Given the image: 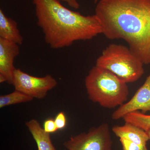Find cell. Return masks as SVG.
Returning a JSON list of instances; mask_svg holds the SVG:
<instances>
[{
  "instance_id": "1",
  "label": "cell",
  "mask_w": 150,
  "mask_h": 150,
  "mask_svg": "<svg viewBox=\"0 0 150 150\" xmlns=\"http://www.w3.org/2000/svg\"><path fill=\"white\" fill-rule=\"evenodd\" d=\"M95 14L105 37L125 40L144 64H150V0H99Z\"/></svg>"
},
{
  "instance_id": "11",
  "label": "cell",
  "mask_w": 150,
  "mask_h": 150,
  "mask_svg": "<svg viewBox=\"0 0 150 150\" xmlns=\"http://www.w3.org/2000/svg\"><path fill=\"white\" fill-rule=\"evenodd\" d=\"M32 135L38 150H56L51 142L50 134L46 133L36 119H32L25 123Z\"/></svg>"
},
{
  "instance_id": "12",
  "label": "cell",
  "mask_w": 150,
  "mask_h": 150,
  "mask_svg": "<svg viewBox=\"0 0 150 150\" xmlns=\"http://www.w3.org/2000/svg\"><path fill=\"white\" fill-rule=\"evenodd\" d=\"M123 118L125 122L134 124L145 131L150 129V114L135 111L126 114Z\"/></svg>"
},
{
  "instance_id": "8",
  "label": "cell",
  "mask_w": 150,
  "mask_h": 150,
  "mask_svg": "<svg viewBox=\"0 0 150 150\" xmlns=\"http://www.w3.org/2000/svg\"><path fill=\"white\" fill-rule=\"evenodd\" d=\"M20 54L19 45L0 38V83L12 84L16 70L14 62Z\"/></svg>"
},
{
  "instance_id": "3",
  "label": "cell",
  "mask_w": 150,
  "mask_h": 150,
  "mask_svg": "<svg viewBox=\"0 0 150 150\" xmlns=\"http://www.w3.org/2000/svg\"><path fill=\"white\" fill-rule=\"evenodd\" d=\"M88 98L105 108L120 106L128 99L127 83L111 72L95 66L85 79Z\"/></svg>"
},
{
  "instance_id": "4",
  "label": "cell",
  "mask_w": 150,
  "mask_h": 150,
  "mask_svg": "<svg viewBox=\"0 0 150 150\" xmlns=\"http://www.w3.org/2000/svg\"><path fill=\"white\" fill-rule=\"evenodd\" d=\"M144 65L129 47L115 43L105 48L96 64L127 83L134 82L142 77L144 73Z\"/></svg>"
},
{
  "instance_id": "5",
  "label": "cell",
  "mask_w": 150,
  "mask_h": 150,
  "mask_svg": "<svg viewBox=\"0 0 150 150\" xmlns=\"http://www.w3.org/2000/svg\"><path fill=\"white\" fill-rule=\"evenodd\" d=\"M112 144L109 125L104 123L72 136L64 145L68 150H112Z\"/></svg>"
},
{
  "instance_id": "17",
  "label": "cell",
  "mask_w": 150,
  "mask_h": 150,
  "mask_svg": "<svg viewBox=\"0 0 150 150\" xmlns=\"http://www.w3.org/2000/svg\"><path fill=\"white\" fill-rule=\"evenodd\" d=\"M60 1L65 2L70 6L73 8L78 9L80 7V4L76 0H59Z\"/></svg>"
},
{
  "instance_id": "19",
  "label": "cell",
  "mask_w": 150,
  "mask_h": 150,
  "mask_svg": "<svg viewBox=\"0 0 150 150\" xmlns=\"http://www.w3.org/2000/svg\"><path fill=\"white\" fill-rule=\"evenodd\" d=\"M99 1V0H94L95 3H96V4H97V3Z\"/></svg>"
},
{
  "instance_id": "2",
  "label": "cell",
  "mask_w": 150,
  "mask_h": 150,
  "mask_svg": "<svg viewBox=\"0 0 150 150\" xmlns=\"http://www.w3.org/2000/svg\"><path fill=\"white\" fill-rule=\"evenodd\" d=\"M59 0H32L37 23L45 42L53 49L69 47L79 40H90L102 28L95 14L84 16L67 8Z\"/></svg>"
},
{
  "instance_id": "7",
  "label": "cell",
  "mask_w": 150,
  "mask_h": 150,
  "mask_svg": "<svg viewBox=\"0 0 150 150\" xmlns=\"http://www.w3.org/2000/svg\"><path fill=\"white\" fill-rule=\"evenodd\" d=\"M139 110L144 113L150 112V73L143 85L133 97L113 112L112 118L118 120L130 112Z\"/></svg>"
},
{
  "instance_id": "15",
  "label": "cell",
  "mask_w": 150,
  "mask_h": 150,
  "mask_svg": "<svg viewBox=\"0 0 150 150\" xmlns=\"http://www.w3.org/2000/svg\"><path fill=\"white\" fill-rule=\"evenodd\" d=\"M58 130L64 129L67 125V120L66 115L63 112H59L54 119Z\"/></svg>"
},
{
  "instance_id": "9",
  "label": "cell",
  "mask_w": 150,
  "mask_h": 150,
  "mask_svg": "<svg viewBox=\"0 0 150 150\" xmlns=\"http://www.w3.org/2000/svg\"><path fill=\"white\" fill-rule=\"evenodd\" d=\"M112 131L119 139H125L142 146H146L149 140L146 131L128 122H125L122 126H113Z\"/></svg>"
},
{
  "instance_id": "6",
  "label": "cell",
  "mask_w": 150,
  "mask_h": 150,
  "mask_svg": "<svg viewBox=\"0 0 150 150\" xmlns=\"http://www.w3.org/2000/svg\"><path fill=\"white\" fill-rule=\"evenodd\" d=\"M57 84V81L51 75L39 77L16 69L12 83L15 89L37 99L44 98L48 92L56 87Z\"/></svg>"
},
{
  "instance_id": "16",
  "label": "cell",
  "mask_w": 150,
  "mask_h": 150,
  "mask_svg": "<svg viewBox=\"0 0 150 150\" xmlns=\"http://www.w3.org/2000/svg\"><path fill=\"white\" fill-rule=\"evenodd\" d=\"M43 129L46 133L48 134L54 133L58 130L56 127L55 121L51 118L47 119L44 121Z\"/></svg>"
},
{
  "instance_id": "14",
  "label": "cell",
  "mask_w": 150,
  "mask_h": 150,
  "mask_svg": "<svg viewBox=\"0 0 150 150\" xmlns=\"http://www.w3.org/2000/svg\"><path fill=\"white\" fill-rule=\"evenodd\" d=\"M123 150H149L146 146H142L125 139H120Z\"/></svg>"
},
{
  "instance_id": "18",
  "label": "cell",
  "mask_w": 150,
  "mask_h": 150,
  "mask_svg": "<svg viewBox=\"0 0 150 150\" xmlns=\"http://www.w3.org/2000/svg\"><path fill=\"white\" fill-rule=\"evenodd\" d=\"M147 133L148 136H149V140H150V130H148L146 131Z\"/></svg>"
},
{
  "instance_id": "10",
  "label": "cell",
  "mask_w": 150,
  "mask_h": 150,
  "mask_svg": "<svg viewBox=\"0 0 150 150\" xmlns=\"http://www.w3.org/2000/svg\"><path fill=\"white\" fill-rule=\"evenodd\" d=\"M0 38L10 40L21 45L23 38L15 21L6 16L2 10H0Z\"/></svg>"
},
{
  "instance_id": "13",
  "label": "cell",
  "mask_w": 150,
  "mask_h": 150,
  "mask_svg": "<svg viewBox=\"0 0 150 150\" xmlns=\"http://www.w3.org/2000/svg\"><path fill=\"white\" fill-rule=\"evenodd\" d=\"M31 97L15 90L11 93L0 96V108L9 105L29 102L33 100Z\"/></svg>"
}]
</instances>
